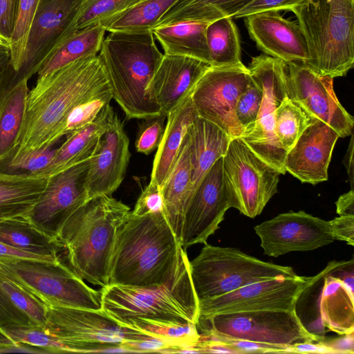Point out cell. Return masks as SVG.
<instances>
[{"instance_id": "obj_14", "label": "cell", "mask_w": 354, "mask_h": 354, "mask_svg": "<svg viewBox=\"0 0 354 354\" xmlns=\"http://www.w3.org/2000/svg\"><path fill=\"white\" fill-rule=\"evenodd\" d=\"M250 82L246 66H209L191 95L197 115L219 127L231 138L240 137L243 129L236 118L235 107Z\"/></svg>"}, {"instance_id": "obj_51", "label": "cell", "mask_w": 354, "mask_h": 354, "mask_svg": "<svg viewBox=\"0 0 354 354\" xmlns=\"http://www.w3.org/2000/svg\"><path fill=\"white\" fill-rule=\"evenodd\" d=\"M329 223L335 240L354 245V216H339L329 221Z\"/></svg>"}, {"instance_id": "obj_20", "label": "cell", "mask_w": 354, "mask_h": 354, "mask_svg": "<svg viewBox=\"0 0 354 354\" xmlns=\"http://www.w3.org/2000/svg\"><path fill=\"white\" fill-rule=\"evenodd\" d=\"M82 0H40L28 35L21 69L16 76L30 79L43 57L73 22Z\"/></svg>"}, {"instance_id": "obj_27", "label": "cell", "mask_w": 354, "mask_h": 354, "mask_svg": "<svg viewBox=\"0 0 354 354\" xmlns=\"http://www.w3.org/2000/svg\"><path fill=\"white\" fill-rule=\"evenodd\" d=\"M191 95L167 115L164 135L156 149L149 181L160 189L174 164L189 126L198 115Z\"/></svg>"}, {"instance_id": "obj_38", "label": "cell", "mask_w": 354, "mask_h": 354, "mask_svg": "<svg viewBox=\"0 0 354 354\" xmlns=\"http://www.w3.org/2000/svg\"><path fill=\"white\" fill-rule=\"evenodd\" d=\"M316 118L289 97L285 98L274 112V133L281 147L288 152L304 131Z\"/></svg>"}, {"instance_id": "obj_54", "label": "cell", "mask_w": 354, "mask_h": 354, "mask_svg": "<svg viewBox=\"0 0 354 354\" xmlns=\"http://www.w3.org/2000/svg\"><path fill=\"white\" fill-rule=\"evenodd\" d=\"M336 213L339 216H354V191L341 195L335 203Z\"/></svg>"}, {"instance_id": "obj_52", "label": "cell", "mask_w": 354, "mask_h": 354, "mask_svg": "<svg viewBox=\"0 0 354 354\" xmlns=\"http://www.w3.org/2000/svg\"><path fill=\"white\" fill-rule=\"evenodd\" d=\"M343 337L318 342L327 346L332 353H354L353 333L343 335Z\"/></svg>"}, {"instance_id": "obj_30", "label": "cell", "mask_w": 354, "mask_h": 354, "mask_svg": "<svg viewBox=\"0 0 354 354\" xmlns=\"http://www.w3.org/2000/svg\"><path fill=\"white\" fill-rule=\"evenodd\" d=\"M331 272L323 277L319 300L321 323L340 335L354 333V290Z\"/></svg>"}, {"instance_id": "obj_41", "label": "cell", "mask_w": 354, "mask_h": 354, "mask_svg": "<svg viewBox=\"0 0 354 354\" xmlns=\"http://www.w3.org/2000/svg\"><path fill=\"white\" fill-rule=\"evenodd\" d=\"M141 0H82L66 34L97 24L100 20L122 11Z\"/></svg>"}, {"instance_id": "obj_25", "label": "cell", "mask_w": 354, "mask_h": 354, "mask_svg": "<svg viewBox=\"0 0 354 354\" xmlns=\"http://www.w3.org/2000/svg\"><path fill=\"white\" fill-rule=\"evenodd\" d=\"M187 133L192 166L190 198L208 170L224 156L232 138L215 124L198 115L189 126Z\"/></svg>"}, {"instance_id": "obj_48", "label": "cell", "mask_w": 354, "mask_h": 354, "mask_svg": "<svg viewBox=\"0 0 354 354\" xmlns=\"http://www.w3.org/2000/svg\"><path fill=\"white\" fill-rule=\"evenodd\" d=\"M164 210V204L158 185L150 183L140 195L131 212L136 216H142L147 214L160 212Z\"/></svg>"}, {"instance_id": "obj_34", "label": "cell", "mask_w": 354, "mask_h": 354, "mask_svg": "<svg viewBox=\"0 0 354 354\" xmlns=\"http://www.w3.org/2000/svg\"><path fill=\"white\" fill-rule=\"evenodd\" d=\"M0 242L41 255L61 256L62 252L58 240L39 230L29 217L0 222Z\"/></svg>"}, {"instance_id": "obj_42", "label": "cell", "mask_w": 354, "mask_h": 354, "mask_svg": "<svg viewBox=\"0 0 354 354\" xmlns=\"http://www.w3.org/2000/svg\"><path fill=\"white\" fill-rule=\"evenodd\" d=\"M113 99L111 89L106 90L77 104L68 113L58 133L60 139L92 123L101 111Z\"/></svg>"}, {"instance_id": "obj_31", "label": "cell", "mask_w": 354, "mask_h": 354, "mask_svg": "<svg viewBox=\"0 0 354 354\" xmlns=\"http://www.w3.org/2000/svg\"><path fill=\"white\" fill-rule=\"evenodd\" d=\"M210 22L183 21L154 27L151 32L164 54L193 57L209 65L206 28Z\"/></svg>"}, {"instance_id": "obj_55", "label": "cell", "mask_w": 354, "mask_h": 354, "mask_svg": "<svg viewBox=\"0 0 354 354\" xmlns=\"http://www.w3.org/2000/svg\"><path fill=\"white\" fill-rule=\"evenodd\" d=\"M290 353H332L331 351L320 342H304L296 344L290 347Z\"/></svg>"}, {"instance_id": "obj_26", "label": "cell", "mask_w": 354, "mask_h": 354, "mask_svg": "<svg viewBox=\"0 0 354 354\" xmlns=\"http://www.w3.org/2000/svg\"><path fill=\"white\" fill-rule=\"evenodd\" d=\"M50 177L0 171V222L29 217L44 192Z\"/></svg>"}, {"instance_id": "obj_36", "label": "cell", "mask_w": 354, "mask_h": 354, "mask_svg": "<svg viewBox=\"0 0 354 354\" xmlns=\"http://www.w3.org/2000/svg\"><path fill=\"white\" fill-rule=\"evenodd\" d=\"M176 1L141 0L97 24L108 32L151 30Z\"/></svg>"}, {"instance_id": "obj_39", "label": "cell", "mask_w": 354, "mask_h": 354, "mask_svg": "<svg viewBox=\"0 0 354 354\" xmlns=\"http://www.w3.org/2000/svg\"><path fill=\"white\" fill-rule=\"evenodd\" d=\"M0 286L12 301L37 326L46 321L47 306L15 279L0 262Z\"/></svg>"}, {"instance_id": "obj_22", "label": "cell", "mask_w": 354, "mask_h": 354, "mask_svg": "<svg viewBox=\"0 0 354 354\" xmlns=\"http://www.w3.org/2000/svg\"><path fill=\"white\" fill-rule=\"evenodd\" d=\"M339 134L315 119L287 152L286 171L301 183L316 185L328 180V169Z\"/></svg>"}, {"instance_id": "obj_21", "label": "cell", "mask_w": 354, "mask_h": 354, "mask_svg": "<svg viewBox=\"0 0 354 354\" xmlns=\"http://www.w3.org/2000/svg\"><path fill=\"white\" fill-rule=\"evenodd\" d=\"M249 35L263 54L285 63L307 66L310 56L297 23L284 19L279 12H264L244 18Z\"/></svg>"}, {"instance_id": "obj_58", "label": "cell", "mask_w": 354, "mask_h": 354, "mask_svg": "<svg viewBox=\"0 0 354 354\" xmlns=\"http://www.w3.org/2000/svg\"><path fill=\"white\" fill-rule=\"evenodd\" d=\"M0 46H10V42L8 39L0 35Z\"/></svg>"}, {"instance_id": "obj_35", "label": "cell", "mask_w": 354, "mask_h": 354, "mask_svg": "<svg viewBox=\"0 0 354 354\" xmlns=\"http://www.w3.org/2000/svg\"><path fill=\"white\" fill-rule=\"evenodd\" d=\"M206 40L210 66H245L241 58L239 34L232 17H223L209 23Z\"/></svg>"}, {"instance_id": "obj_12", "label": "cell", "mask_w": 354, "mask_h": 354, "mask_svg": "<svg viewBox=\"0 0 354 354\" xmlns=\"http://www.w3.org/2000/svg\"><path fill=\"white\" fill-rule=\"evenodd\" d=\"M344 261H330L313 277L279 276L254 282L227 294L198 301V317L251 310L296 311L303 293Z\"/></svg>"}, {"instance_id": "obj_9", "label": "cell", "mask_w": 354, "mask_h": 354, "mask_svg": "<svg viewBox=\"0 0 354 354\" xmlns=\"http://www.w3.org/2000/svg\"><path fill=\"white\" fill-rule=\"evenodd\" d=\"M196 326L201 333L246 339L290 348L296 344L318 342L323 337L308 330L296 311L251 310L198 317Z\"/></svg>"}, {"instance_id": "obj_11", "label": "cell", "mask_w": 354, "mask_h": 354, "mask_svg": "<svg viewBox=\"0 0 354 354\" xmlns=\"http://www.w3.org/2000/svg\"><path fill=\"white\" fill-rule=\"evenodd\" d=\"M231 207L255 218L277 192L279 173L257 156L240 137L232 138L223 157Z\"/></svg>"}, {"instance_id": "obj_8", "label": "cell", "mask_w": 354, "mask_h": 354, "mask_svg": "<svg viewBox=\"0 0 354 354\" xmlns=\"http://www.w3.org/2000/svg\"><path fill=\"white\" fill-rule=\"evenodd\" d=\"M46 306L41 328L56 337L68 353L125 352L127 343L151 337L122 326L102 310Z\"/></svg>"}, {"instance_id": "obj_16", "label": "cell", "mask_w": 354, "mask_h": 354, "mask_svg": "<svg viewBox=\"0 0 354 354\" xmlns=\"http://www.w3.org/2000/svg\"><path fill=\"white\" fill-rule=\"evenodd\" d=\"M265 254L277 257L294 251H310L333 243L329 221L304 211L288 212L254 227Z\"/></svg>"}, {"instance_id": "obj_44", "label": "cell", "mask_w": 354, "mask_h": 354, "mask_svg": "<svg viewBox=\"0 0 354 354\" xmlns=\"http://www.w3.org/2000/svg\"><path fill=\"white\" fill-rule=\"evenodd\" d=\"M55 151L56 149L48 147L10 157L0 162V171L35 174L50 164Z\"/></svg>"}, {"instance_id": "obj_37", "label": "cell", "mask_w": 354, "mask_h": 354, "mask_svg": "<svg viewBox=\"0 0 354 354\" xmlns=\"http://www.w3.org/2000/svg\"><path fill=\"white\" fill-rule=\"evenodd\" d=\"M123 327L138 330L168 344V353H193L192 348L199 339V333L193 323H174L136 318Z\"/></svg>"}, {"instance_id": "obj_1", "label": "cell", "mask_w": 354, "mask_h": 354, "mask_svg": "<svg viewBox=\"0 0 354 354\" xmlns=\"http://www.w3.org/2000/svg\"><path fill=\"white\" fill-rule=\"evenodd\" d=\"M111 89L98 55L75 60L44 76L28 91L16 140L3 159L53 147L68 113L77 104Z\"/></svg>"}, {"instance_id": "obj_53", "label": "cell", "mask_w": 354, "mask_h": 354, "mask_svg": "<svg viewBox=\"0 0 354 354\" xmlns=\"http://www.w3.org/2000/svg\"><path fill=\"white\" fill-rule=\"evenodd\" d=\"M14 75L10 66V46H0V91L12 82Z\"/></svg>"}, {"instance_id": "obj_3", "label": "cell", "mask_w": 354, "mask_h": 354, "mask_svg": "<svg viewBox=\"0 0 354 354\" xmlns=\"http://www.w3.org/2000/svg\"><path fill=\"white\" fill-rule=\"evenodd\" d=\"M129 212L121 201L102 195L86 201L65 221L57 235L61 255L82 280L109 285L117 234Z\"/></svg>"}, {"instance_id": "obj_46", "label": "cell", "mask_w": 354, "mask_h": 354, "mask_svg": "<svg viewBox=\"0 0 354 354\" xmlns=\"http://www.w3.org/2000/svg\"><path fill=\"white\" fill-rule=\"evenodd\" d=\"M262 100L261 90L251 79L248 87L239 97L235 107V116L243 131L250 128L256 122Z\"/></svg>"}, {"instance_id": "obj_29", "label": "cell", "mask_w": 354, "mask_h": 354, "mask_svg": "<svg viewBox=\"0 0 354 354\" xmlns=\"http://www.w3.org/2000/svg\"><path fill=\"white\" fill-rule=\"evenodd\" d=\"M105 32L96 24L66 34L43 57L36 74L41 77L78 59L97 55Z\"/></svg>"}, {"instance_id": "obj_10", "label": "cell", "mask_w": 354, "mask_h": 354, "mask_svg": "<svg viewBox=\"0 0 354 354\" xmlns=\"http://www.w3.org/2000/svg\"><path fill=\"white\" fill-rule=\"evenodd\" d=\"M248 68L252 80L263 93V100L256 122L240 138L257 156L279 174H285L287 151L275 135L274 119L276 109L288 97L287 64L261 54L252 59Z\"/></svg>"}, {"instance_id": "obj_5", "label": "cell", "mask_w": 354, "mask_h": 354, "mask_svg": "<svg viewBox=\"0 0 354 354\" xmlns=\"http://www.w3.org/2000/svg\"><path fill=\"white\" fill-rule=\"evenodd\" d=\"M100 290L101 310L122 326L136 318L195 324L198 318V301L185 250L176 271L165 284L108 285Z\"/></svg>"}, {"instance_id": "obj_18", "label": "cell", "mask_w": 354, "mask_h": 354, "mask_svg": "<svg viewBox=\"0 0 354 354\" xmlns=\"http://www.w3.org/2000/svg\"><path fill=\"white\" fill-rule=\"evenodd\" d=\"M90 158L50 176L29 216L36 227L55 239L65 221L88 201L86 178Z\"/></svg>"}, {"instance_id": "obj_40", "label": "cell", "mask_w": 354, "mask_h": 354, "mask_svg": "<svg viewBox=\"0 0 354 354\" xmlns=\"http://www.w3.org/2000/svg\"><path fill=\"white\" fill-rule=\"evenodd\" d=\"M40 0H19L10 39V66L17 76L22 67L26 44Z\"/></svg>"}, {"instance_id": "obj_56", "label": "cell", "mask_w": 354, "mask_h": 354, "mask_svg": "<svg viewBox=\"0 0 354 354\" xmlns=\"http://www.w3.org/2000/svg\"><path fill=\"white\" fill-rule=\"evenodd\" d=\"M351 140L350 143L346 151V153L344 157V163L346 168V171L348 173V181L350 183L351 189H353V133L351 134Z\"/></svg>"}, {"instance_id": "obj_17", "label": "cell", "mask_w": 354, "mask_h": 354, "mask_svg": "<svg viewBox=\"0 0 354 354\" xmlns=\"http://www.w3.org/2000/svg\"><path fill=\"white\" fill-rule=\"evenodd\" d=\"M286 64L288 97L314 118L330 126L340 138L351 136L354 120L335 95L333 78L320 75L301 64Z\"/></svg>"}, {"instance_id": "obj_19", "label": "cell", "mask_w": 354, "mask_h": 354, "mask_svg": "<svg viewBox=\"0 0 354 354\" xmlns=\"http://www.w3.org/2000/svg\"><path fill=\"white\" fill-rule=\"evenodd\" d=\"M130 156L128 136L115 114L90 158L86 178L88 200L112 195L124 178Z\"/></svg>"}, {"instance_id": "obj_32", "label": "cell", "mask_w": 354, "mask_h": 354, "mask_svg": "<svg viewBox=\"0 0 354 354\" xmlns=\"http://www.w3.org/2000/svg\"><path fill=\"white\" fill-rule=\"evenodd\" d=\"M24 77L0 91V161L10 151L19 132L29 91Z\"/></svg>"}, {"instance_id": "obj_7", "label": "cell", "mask_w": 354, "mask_h": 354, "mask_svg": "<svg viewBox=\"0 0 354 354\" xmlns=\"http://www.w3.org/2000/svg\"><path fill=\"white\" fill-rule=\"evenodd\" d=\"M189 270L198 301L227 294L254 282L297 275L292 267L262 261L236 248L207 243L189 261Z\"/></svg>"}, {"instance_id": "obj_57", "label": "cell", "mask_w": 354, "mask_h": 354, "mask_svg": "<svg viewBox=\"0 0 354 354\" xmlns=\"http://www.w3.org/2000/svg\"><path fill=\"white\" fill-rule=\"evenodd\" d=\"M17 348L18 346L12 339L0 331V353L10 351Z\"/></svg>"}, {"instance_id": "obj_4", "label": "cell", "mask_w": 354, "mask_h": 354, "mask_svg": "<svg viewBox=\"0 0 354 354\" xmlns=\"http://www.w3.org/2000/svg\"><path fill=\"white\" fill-rule=\"evenodd\" d=\"M98 53L113 99L128 119L161 115L147 94V88L164 54L151 30L109 32Z\"/></svg>"}, {"instance_id": "obj_47", "label": "cell", "mask_w": 354, "mask_h": 354, "mask_svg": "<svg viewBox=\"0 0 354 354\" xmlns=\"http://www.w3.org/2000/svg\"><path fill=\"white\" fill-rule=\"evenodd\" d=\"M307 0H252L230 17L233 19L245 18L251 15L264 12L292 10L306 2Z\"/></svg>"}, {"instance_id": "obj_45", "label": "cell", "mask_w": 354, "mask_h": 354, "mask_svg": "<svg viewBox=\"0 0 354 354\" xmlns=\"http://www.w3.org/2000/svg\"><path fill=\"white\" fill-rule=\"evenodd\" d=\"M166 120L167 115L164 114L144 119L139 125L135 142L138 152L148 155L158 149L164 135Z\"/></svg>"}, {"instance_id": "obj_6", "label": "cell", "mask_w": 354, "mask_h": 354, "mask_svg": "<svg viewBox=\"0 0 354 354\" xmlns=\"http://www.w3.org/2000/svg\"><path fill=\"white\" fill-rule=\"evenodd\" d=\"M291 11L307 44V66L320 75L345 76L354 65V0H307Z\"/></svg>"}, {"instance_id": "obj_28", "label": "cell", "mask_w": 354, "mask_h": 354, "mask_svg": "<svg viewBox=\"0 0 354 354\" xmlns=\"http://www.w3.org/2000/svg\"><path fill=\"white\" fill-rule=\"evenodd\" d=\"M191 180L190 147L187 132L174 164L160 188L165 216L179 241L184 212L190 195Z\"/></svg>"}, {"instance_id": "obj_50", "label": "cell", "mask_w": 354, "mask_h": 354, "mask_svg": "<svg viewBox=\"0 0 354 354\" xmlns=\"http://www.w3.org/2000/svg\"><path fill=\"white\" fill-rule=\"evenodd\" d=\"M19 0H0V35L10 39L17 19Z\"/></svg>"}, {"instance_id": "obj_2", "label": "cell", "mask_w": 354, "mask_h": 354, "mask_svg": "<svg viewBox=\"0 0 354 354\" xmlns=\"http://www.w3.org/2000/svg\"><path fill=\"white\" fill-rule=\"evenodd\" d=\"M184 250L163 212L142 216L129 212L117 234L109 285L165 284L176 271Z\"/></svg>"}, {"instance_id": "obj_13", "label": "cell", "mask_w": 354, "mask_h": 354, "mask_svg": "<svg viewBox=\"0 0 354 354\" xmlns=\"http://www.w3.org/2000/svg\"><path fill=\"white\" fill-rule=\"evenodd\" d=\"M3 266L48 306L101 310V292L89 287L62 258L57 263L23 260Z\"/></svg>"}, {"instance_id": "obj_33", "label": "cell", "mask_w": 354, "mask_h": 354, "mask_svg": "<svg viewBox=\"0 0 354 354\" xmlns=\"http://www.w3.org/2000/svg\"><path fill=\"white\" fill-rule=\"evenodd\" d=\"M252 0H177L155 27L183 21L211 22L231 16Z\"/></svg>"}, {"instance_id": "obj_49", "label": "cell", "mask_w": 354, "mask_h": 354, "mask_svg": "<svg viewBox=\"0 0 354 354\" xmlns=\"http://www.w3.org/2000/svg\"><path fill=\"white\" fill-rule=\"evenodd\" d=\"M62 259V256H48L35 254L21 250L0 242V262L4 263L28 260L44 263H57Z\"/></svg>"}, {"instance_id": "obj_23", "label": "cell", "mask_w": 354, "mask_h": 354, "mask_svg": "<svg viewBox=\"0 0 354 354\" xmlns=\"http://www.w3.org/2000/svg\"><path fill=\"white\" fill-rule=\"evenodd\" d=\"M209 66L193 57L164 54L147 86V94L161 113L167 115L192 94Z\"/></svg>"}, {"instance_id": "obj_24", "label": "cell", "mask_w": 354, "mask_h": 354, "mask_svg": "<svg viewBox=\"0 0 354 354\" xmlns=\"http://www.w3.org/2000/svg\"><path fill=\"white\" fill-rule=\"evenodd\" d=\"M115 114L113 107L106 105L92 123L68 134L66 141L56 148L50 164L33 174L50 177L90 158L99 138L110 127Z\"/></svg>"}, {"instance_id": "obj_15", "label": "cell", "mask_w": 354, "mask_h": 354, "mask_svg": "<svg viewBox=\"0 0 354 354\" xmlns=\"http://www.w3.org/2000/svg\"><path fill=\"white\" fill-rule=\"evenodd\" d=\"M231 208L223 171V157L208 170L186 205L180 243L186 249L207 239L219 227L226 211Z\"/></svg>"}, {"instance_id": "obj_43", "label": "cell", "mask_w": 354, "mask_h": 354, "mask_svg": "<svg viewBox=\"0 0 354 354\" xmlns=\"http://www.w3.org/2000/svg\"><path fill=\"white\" fill-rule=\"evenodd\" d=\"M18 348L29 346L42 348L48 353H68L64 345L55 336L39 326L14 327L1 330Z\"/></svg>"}]
</instances>
